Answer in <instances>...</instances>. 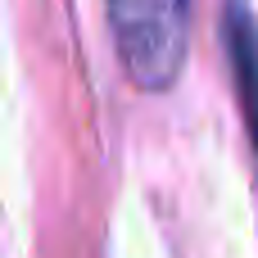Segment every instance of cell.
Here are the masks:
<instances>
[{
	"label": "cell",
	"instance_id": "1",
	"mask_svg": "<svg viewBox=\"0 0 258 258\" xmlns=\"http://www.w3.org/2000/svg\"><path fill=\"white\" fill-rule=\"evenodd\" d=\"M122 73L141 91H168L186 73L195 0H104Z\"/></svg>",
	"mask_w": 258,
	"mask_h": 258
},
{
	"label": "cell",
	"instance_id": "2",
	"mask_svg": "<svg viewBox=\"0 0 258 258\" xmlns=\"http://www.w3.org/2000/svg\"><path fill=\"white\" fill-rule=\"evenodd\" d=\"M227 50H231L240 113H245V127H249V141L258 154V23L245 9V0H227Z\"/></svg>",
	"mask_w": 258,
	"mask_h": 258
}]
</instances>
